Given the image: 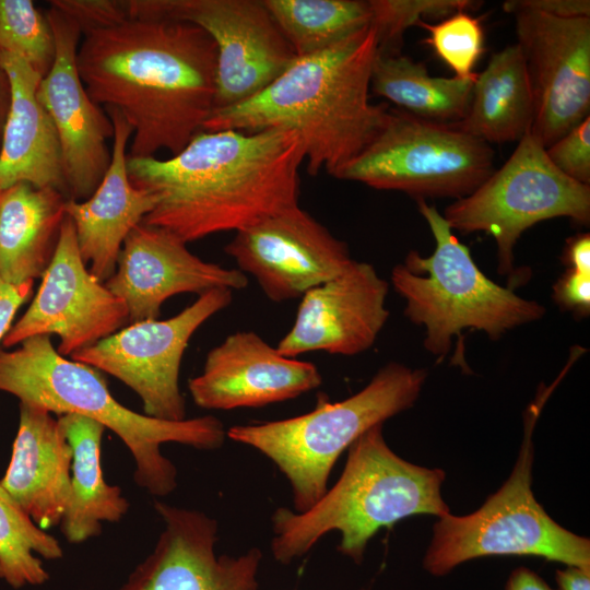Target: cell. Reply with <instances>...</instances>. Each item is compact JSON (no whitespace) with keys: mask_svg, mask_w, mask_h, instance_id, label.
Listing matches in <instances>:
<instances>
[{"mask_svg":"<svg viewBox=\"0 0 590 590\" xmlns=\"http://www.w3.org/2000/svg\"><path fill=\"white\" fill-rule=\"evenodd\" d=\"M494 172L491 144L452 126L418 119L400 109L374 140L335 176L417 199H460Z\"/></svg>","mask_w":590,"mask_h":590,"instance_id":"9c48e42d","label":"cell"},{"mask_svg":"<svg viewBox=\"0 0 590 590\" xmlns=\"http://www.w3.org/2000/svg\"><path fill=\"white\" fill-rule=\"evenodd\" d=\"M503 8L508 13L520 9L563 19L590 17L589 0H508Z\"/></svg>","mask_w":590,"mask_h":590,"instance_id":"d590c367","label":"cell"},{"mask_svg":"<svg viewBox=\"0 0 590 590\" xmlns=\"http://www.w3.org/2000/svg\"><path fill=\"white\" fill-rule=\"evenodd\" d=\"M475 79L433 76L408 56L378 51L370 91L411 116L451 126L465 117Z\"/></svg>","mask_w":590,"mask_h":590,"instance_id":"4316f807","label":"cell"},{"mask_svg":"<svg viewBox=\"0 0 590 590\" xmlns=\"http://www.w3.org/2000/svg\"><path fill=\"white\" fill-rule=\"evenodd\" d=\"M16 346L0 349V391L21 403L58 415H82L110 429L133 458L134 482L153 496H166L177 486V469L162 453V445L213 450L224 444V425L212 415L165 421L122 405L102 371L60 355L50 335L32 337Z\"/></svg>","mask_w":590,"mask_h":590,"instance_id":"277c9868","label":"cell"},{"mask_svg":"<svg viewBox=\"0 0 590 590\" xmlns=\"http://www.w3.org/2000/svg\"><path fill=\"white\" fill-rule=\"evenodd\" d=\"M534 102L517 44L492 55L477 73L465 117L452 127L488 144L520 141L531 129Z\"/></svg>","mask_w":590,"mask_h":590,"instance_id":"484cf974","label":"cell"},{"mask_svg":"<svg viewBox=\"0 0 590 590\" xmlns=\"http://www.w3.org/2000/svg\"><path fill=\"white\" fill-rule=\"evenodd\" d=\"M114 126L111 158L92 196L64 205L75 229L80 255L90 272L105 283L116 271L122 245L130 232L153 210L156 199L135 187L127 169L128 142L132 128L113 109L105 110Z\"/></svg>","mask_w":590,"mask_h":590,"instance_id":"44dd1931","label":"cell"},{"mask_svg":"<svg viewBox=\"0 0 590 590\" xmlns=\"http://www.w3.org/2000/svg\"><path fill=\"white\" fill-rule=\"evenodd\" d=\"M545 152L560 173L590 186V116L546 148Z\"/></svg>","mask_w":590,"mask_h":590,"instance_id":"d6a6232c","label":"cell"},{"mask_svg":"<svg viewBox=\"0 0 590 590\" xmlns=\"http://www.w3.org/2000/svg\"><path fill=\"white\" fill-rule=\"evenodd\" d=\"M232 299V290H210L174 317L132 322L70 358L128 386L141 399L145 415L185 420L186 402L179 387L184 353L193 333Z\"/></svg>","mask_w":590,"mask_h":590,"instance_id":"7c38bea8","label":"cell"},{"mask_svg":"<svg viewBox=\"0 0 590 590\" xmlns=\"http://www.w3.org/2000/svg\"><path fill=\"white\" fill-rule=\"evenodd\" d=\"M0 51L30 63L42 76L52 66L55 37L46 14L31 0H0Z\"/></svg>","mask_w":590,"mask_h":590,"instance_id":"f546056e","label":"cell"},{"mask_svg":"<svg viewBox=\"0 0 590 590\" xmlns=\"http://www.w3.org/2000/svg\"><path fill=\"white\" fill-rule=\"evenodd\" d=\"M553 292V297L559 306L581 316L589 314L590 274L567 269L555 283Z\"/></svg>","mask_w":590,"mask_h":590,"instance_id":"e575fe53","label":"cell"},{"mask_svg":"<svg viewBox=\"0 0 590 590\" xmlns=\"http://www.w3.org/2000/svg\"><path fill=\"white\" fill-rule=\"evenodd\" d=\"M10 101L0 140V192L26 182L54 188L68 199L60 144L54 123L38 101L42 75L25 60L0 51Z\"/></svg>","mask_w":590,"mask_h":590,"instance_id":"7402d4cb","label":"cell"},{"mask_svg":"<svg viewBox=\"0 0 590 590\" xmlns=\"http://www.w3.org/2000/svg\"><path fill=\"white\" fill-rule=\"evenodd\" d=\"M247 276L193 255L187 243L164 228L140 223L123 241L106 287L128 309V322L157 319L170 297L213 288L241 290Z\"/></svg>","mask_w":590,"mask_h":590,"instance_id":"ac0fdd59","label":"cell"},{"mask_svg":"<svg viewBox=\"0 0 590 590\" xmlns=\"http://www.w3.org/2000/svg\"><path fill=\"white\" fill-rule=\"evenodd\" d=\"M130 17L182 21L216 47L214 108L260 93L296 58L262 0H128Z\"/></svg>","mask_w":590,"mask_h":590,"instance_id":"8fae6325","label":"cell"},{"mask_svg":"<svg viewBox=\"0 0 590 590\" xmlns=\"http://www.w3.org/2000/svg\"><path fill=\"white\" fill-rule=\"evenodd\" d=\"M442 216L451 229L492 235L497 271L507 274L514 271L515 245L529 227L554 217L589 224L590 186L560 173L529 131L499 169L447 206Z\"/></svg>","mask_w":590,"mask_h":590,"instance_id":"30bf717a","label":"cell"},{"mask_svg":"<svg viewBox=\"0 0 590 590\" xmlns=\"http://www.w3.org/2000/svg\"><path fill=\"white\" fill-rule=\"evenodd\" d=\"M417 208L435 239L428 257L411 250L391 271V282L405 299L404 315L425 327V349L439 359L447 356L452 338L475 329L497 340L505 332L541 319L545 308L488 279L470 249L453 235L434 205L417 199Z\"/></svg>","mask_w":590,"mask_h":590,"instance_id":"52a82bcc","label":"cell"},{"mask_svg":"<svg viewBox=\"0 0 590 590\" xmlns=\"http://www.w3.org/2000/svg\"><path fill=\"white\" fill-rule=\"evenodd\" d=\"M304 160L292 132L217 130L199 132L166 160L128 156L127 169L156 199L142 223L188 244L297 205Z\"/></svg>","mask_w":590,"mask_h":590,"instance_id":"7a4b0ae2","label":"cell"},{"mask_svg":"<svg viewBox=\"0 0 590 590\" xmlns=\"http://www.w3.org/2000/svg\"><path fill=\"white\" fill-rule=\"evenodd\" d=\"M57 418L72 449L70 494L59 526L69 543L80 544L99 535L104 522L120 521L130 505L121 488L108 484L104 477L105 426L78 414Z\"/></svg>","mask_w":590,"mask_h":590,"instance_id":"d4e9b609","label":"cell"},{"mask_svg":"<svg viewBox=\"0 0 590 590\" xmlns=\"http://www.w3.org/2000/svg\"><path fill=\"white\" fill-rule=\"evenodd\" d=\"M10 101L8 76L0 63V140Z\"/></svg>","mask_w":590,"mask_h":590,"instance_id":"60d3db41","label":"cell"},{"mask_svg":"<svg viewBox=\"0 0 590 590\" xmlns=\"http://www.w3.org/2000/svg\"><path fill=\"white\" fill-rule=\"evenodd\" d=\"M33 282L11 285L0 280V343L13 324L15 314L32 293Z\"/></svg>","mask_w":590,"mask_h":590,"instance_id":"8d00e7d4","label":"cell"},{"mask_svg":"<svg viewBox=\"0 0 590 590\" xmlns=\"http://www.w3.org/2000/svg\"><path fill=\"white\" fill-rule=\"evenodd\" d=\"M564 260L568 269L590 274V235L588 233L567 240Z\"/></svg>","mask_w":590,"mask_h":590,"instance_id":"74e56055","label":"cell"},{"mask_svg":"<svg viewBox=\"0 0 590 590\" xmlns=\"http://www.w3.org/2000/svg\"><path fill=\"white\" fill-rule=\"evenodd\" d=\"M262 1L296 57L328 49L370 25L368 1Z\"/></svg>","mask_w":590,"mask_h":590,"instance_id":"83f0119b","label":"cell"},{"mask_svg":"<svg viewBox=\"0 0 590 590\" xmlns=\"http://www.w3.org/2000/svg\"><path fill=\"white\" fill-rule=\"evenodd\" d=\"M164 530L152 553L118 590H257L259 548L215 553L217 522L208 515L155 500Z\"/></svg>","mask_w":590,"mask_h":590,"instance_id":"e0dca14e","label":"cell"},{"mask_svg":"<svg viewBox=\"0 0 590 590\" xmlns=\"http://www.w3.org/2000/svg\"><path fill=\"white\" fill-rule=\"evenodd\" d=\"M370 28L374 31L379 52H399L403 33L417 26L423 17H447L473 7L470 0H368Z\"/></svg>","mask_w":590,"mask_h":590,"instance_id":"1f68e13d","label":"cell"},{"mask_svg":"<svg viewBox=\"0 0 590 590\" xmlns=\"http://www.w3.org/2000/svg\"><path fill=\"white\" fill-rule=\"evenodd\" d=\"M128 322L125 303L86 268L74 225L66 215L51 261L23 316L1 344L13 347L36 335L57 334V352L72 356L121 329Z\"/></svg>","mask_w":590,"mask_h":590,"instance_id":"4fadbf2b","label":"cell"},{"mask_svg":"<svg viewBox=\"0 0 590 590\" xmlns=\"http://www.w3.org/2000/svg\"><path fill=\"white\" fill-rule=\"evenodd\" d=\"M389 284L367 263L353 260L340 274L310 288L276 350L296 357L308 352L352 356L368 350L386 324Z\"/></svg>","mask_w":590,"mask_h":590,"instance_id":"d6986e66","label":"cell"},{"mask_svg":"<svg viewBox=\"0 0 590 590\" xmlns=\"http://www.w3.org/2000/svg\"><path fill=\"white\" fill-rule=\"evenodd\" d=\"M377 54L369 26L328 49L296 57L257 95L213 109L202 131L292 132L302 143L308 173L323 169L335 177L388 120V105L369 101Z\"/></svg>","mask_w":590,"mask_h":590,"instance_id":"3957f363","label":"cell"},{"mask_svg":"<svg viewBox=\"0 0 590 590\" xmlns=\"http://www.w3.org/2000/svg\"><path fill=\"white\" fill-rule=\"evenodd\" d=\"M49 5L74 21L81 35L107 28L130 19L128 0H54L49 1Z\"/></svg>","mask_w":590,"mask_h":590,"instance_id":"836d02e7","label":"cell"},{"mask_svg":"<svg viewBox=\"0 0 590 590\" xmlns=\"http://www.w3.org/2000/svg\"><path fill=\"white\" fill-rule=\"evenodd\" d=\"M72 449L58 418L47 410L20 402L11 458L1 485L43 530L59 526L71 479Z\"/></svg>","mask_w":590,"mask_h":590,"instance_id":"603a6c76","label":"cell"},{"mask_svg":"<svg viewBox=\"0 0 590 590\" xmlns=\"http://www.w3.org/2000/svg\"><path fill=\"white\" fill-rule=\"evenodd\" d=\"M56 54L40 80L37 97L56 129L70 200L92 196L108 169L114 138L110 117L88 95L80 76L76 55L81 31L68 15L50 5Z\"/></svg>","mask_w":590,"mask_h":590,"instance_id":"2e32d148","label":"cell"},{"mask_svg":"<svg viewBox=\"0 0 590 590\" xmlns=\"http://www.w3.org/2000/svg\"><path fill=\"white\" fill-rule=\"evenodd\" d=\"M505 590H554L536 573L527 568L518 567L509 575Z\"/></svg>","mask_w":590,"mask_h":590,"instance_id":"ab89813d","label":"cell"},{"mask_svg":"<svg viewBox=\"0 0 590 590\" xmlns=\"http://www.w3.org/2000/svg\"><path fill=\"white\" fill-rule=\"evenodd\" d=\"M337 483L309 509L279 507L273 516L271 550L275 560L290 564L332 531L341 533L338 551L359 564L369 540L381 529L415 515L442 517L445 472L408 462L382 435V424L362 434L350 447Z\"/></svg>","mask_w":590,"mask_h":590,"instance_id":"5b68a950","label":"cell"},{"mask_svg":"<svg viewBox=\"0 0 590 590\" xmlns=\"http://www.w3.org/2000/svg\"><path fill=\"white\" fill-rule=\"evenodd\" d=\"M224 251L274 303L300 298L353 262L347 245L298 204L235 232Z\"/></svg>","mask_w":590,"mask_h":590,"instance_id":"9a60e30c","label":"cell"},{"mask_svg":"<svg viewBox=\"0 0 590 590\" xmlns=\"http://www.w3.org/2000/svg\"><path fill=\"white\" fill-rule=\"evenodd\" d=\"M556 382L542 385L526 413L524 435L515 468L504 485L476 511L439 517L423 558L435 576L449 574L462 563L493 555H533L566 566L590 567V542L555 522L536 502L532 488V434Z\"/></svg>","mask_w":590,"mask_h":590,"instance_id":"ba28073f","label":"cell"},{"mask_svg":"<svg viewBox=\"0 0 590 590\" xmlns=\"http://www.w3.org/2000/svg\"><path fill=\"white\" fill-rule=\"evenodd\" d=\"M69 200L54 188L20 182L0 192V280L42 278L54 256Z\"/></svg>","mask_w":590,"mask_h":590,"instance_id":"cb8c5ba5","label":"cell"},{"mask_svg":"<svg viewBox=\"0 0 590 590\" xmlns=\"http://www.w3.org/2000/svg\"><path fill=\"white\" fill-rule=\"evenodd\" d=\"M555 580L559 590H590V567L568 565L556 570Z\"/></svg>","mask_w":590,"mask_h":590,"instance_id":"f35d334b","label":"cell"},{"mask_svg":"<svg viewBox=\"0 0 590 590\" xmlns=\"http://www.w3.org/2000/svg\"><path fill=\"white\" fill-rule=\"evenodd\" d=\"M422 26L429 33L425 38L435 54L462 79H475L474 67L484 51V32L480 19L469 11L460 10L436 24L424 21Z\"/></svg>","mask_w":590,"mask_h":590,"instance_id":"4dcf8cb0","label":"cell"},{"mask_svg":"<svg viewBox=\"0 0 590 590\" xmlns=\"http://www.w3.org/2000/svg\"><path fill=\"white\" fill-rule=\"evenodd\" d=\"M216 47L199 26L130 17L84 34L76 62L97 105L132 128L129 157L180 152L214 108Z\"/></svg>","mask_w":590,"mask_h":590,"instance_id":"6da1fadb","label":"cell"},{"mask_svg":"<svg viewBox=\"0 0 590 590\" xmlns=\"http://www.w3.org/2000/svg\"><path fill=\"white\" fill-rule=\"evenodd\" d=\"M426 371L400 363L381 367L368 385L339 402L320 398L305 414L226 430L229 439L268 457L288 480L296 512L311 508L327 492L338 458L366 430L411 408Z\"/></svg>","mask_w":590,"mask_h":590,"instance_id":"8992f818","label":"cell"},{"mask_svg":"<svg viewBox=\"0 0 590 590\" xmlns=\"http://www.w3.org/2000/svg\"><path fill=\"white\" fill-rule=\"evenodd\" d=\"M321 384L314 363L284 356L258 333L241 330L208 352L188 389L198 406L228 411L287 401Z\"/></svg>","mask_w":590,"mask_h":590,"instance_id":"ffe728a7","label":"cell"},{"mask_svg":"<svg viewBox=\"0 0 590 590\" xmlns=\"http://www.w3.org/2000/svg\"><path fill=\"white\" fill-rule=\"evenodd\" d=\"M509 13L533 95L530 132L546 149L590 116V17Z\"/></svg>","mask_w":590,"mask_h":590,"instance_id":"5bb4252c","label":"cell"},{"mask_svg":"<svg viewBox=\"0 0 590 590\" xmlns=\"http://www.w3.org/2000/svg\"><path fill=\"white\" fill-rule=\"evenodd\" d=\"M44 559L63 556L59 541L40 529L0 483V579L13 589L49 579Z\"/></svg>","mask_w":590,"mask_h":590,"instance_id":"f1b7e54d","label":"cell"}]
</instances>
